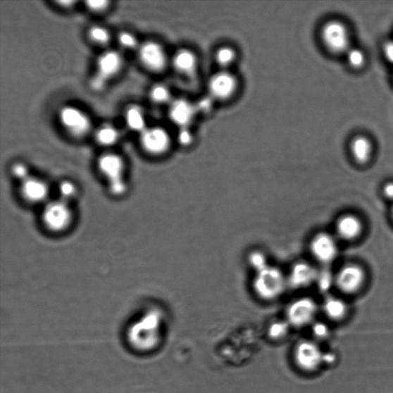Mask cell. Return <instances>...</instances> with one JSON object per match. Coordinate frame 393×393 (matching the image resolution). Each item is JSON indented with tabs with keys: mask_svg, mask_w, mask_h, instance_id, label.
Here are the masks:
<instances>
[{
	"mask_svg": "<svg viewBox=\"0 0 393 393\" xmlns=\"http://www.w3.org/2000/svg\"><path fill=\"white\" fill-rule=\"evenodd\" d=\"M372 151L371 142L366 137H356L351 143L352 155L358 164L367 163L371 158Z\"/></svg>",
	"mask_w": 393,
	"mask_h": 393,
	"instance_id": "obj_22",
	"label": "cell"
},
{
	"mask_svg": "<svg viewBox=\"0 0 393 393\" xmlns=\"http://www.w3.org/2000/svg\"><path fill=\"white\" fill-rule=\"evenodd\" d=\"M139 57L142 64L154 73L163 71L168 64L166 50L157 42H144L139 48Z\"/></svg>",
	"mask_w": 393,
	"mask_h": 393,
	"instance_id": "obj_14",
	"label": "cell"
},
{
	"mask_svg": "<svg viewBox=\"0 0 393 393\" xmlns=\"http://www.w3.org/2000/svg\"><path fill=\"white\" fill-rule=\"evenodd\" d=\"M212 100L211 96L200 100L199 104L195 106L196 112L208 113L212 108Z\"/></svg>",
	"mask_w": 393,
	"mask_h": 393,
	"instance_id": "obj_36",
	"label": "cell"
},
{
	"mask_svg": "<svg viewBox=\"0 0 393 393\" xmlns=\"http://www.w3.org/2000/svg\"><path fill=\"white\" fill-rule=\"evenodd\" d=\"M328 332V328L323 323H316L313 327V335L318 338L325 337Z\"/></svg>",
	"mask_w": 393,
	"mask_h": 393,
	"instance_id": "obj_37",
	"label": "cell"
},
{
	"mask_svg": "<svg viewBox=\"0 0 393 393\" xmlns=\"http://www.w3.org/2000/svg\"><path fill=\"white\" fill-rule=\"evenodd\" d=\"M194 141V136L189 127H182L179 129L177 133V142L182 146H189Z\"/></svg>",
	"mask_w": 393,
	"mask_h": 393,
	"instance_id": "obj_34",
	"label": "cell"
},
{
	"mask_svg": "<svg viewBox=\"0 0 393 393\" xmlns=\"http://www.w3.org/2000/svg\"><path fill=\"white\" fill-rule=\"evenodd\" d=\"M140 143L149 155H164L170 149V138L166 130L161 127H148L140 134Z\"/></svg>",
	"mask_w": 393,
	"mask_h": 393,
	"instance_id": "obj_13",
	"label": "cell"
},
{
	"mask_svg": "<svg viewBox=\"0 0 393 393\" xmlns=\"http://www.w3.org/2000/svg\"><path fill=\"white\" fill-rule=\"evenodd\" d=\"M58 120L63 129L76 138H82L91 130L89 116L75 106H66L59 109Z\"/></svg>",
	"mask_w": 393,
	"mask_h": 393,
	"instance_id": "obj_9",
	"label": "cell"
},
{
	"mask_svg": "<svg viewBox=\"0 0 393 393\" xmlns=\"http://www.w3.org/2000/svg\"><path fill=\"white\" fill-rule=\"evenodd\" d=\"M85 5L89 8V10L92 12L95 13H101L104 12L107 10L109 7L110 2L108 1H102V0H99V1H87L85 2Z\"/></svg>",
	"mask_w": 393,
	"mask_h": 393,
	"instance_id": "obj_35",
	"label": "cell"
},
{
	"mask_svg": "<svg viewBox=\"0 0 393 393\" xmlns=\"http://www.w3.org/2000/svg\"><path fill=\"white\" fill-rule=\"evenodd\" d=\"M88 36L93 44L99 46L108 44L111 39L109 31L101 25H93L89 30Z\"/></svg>",
	"mask_w": 393,
	"mask_h": 393,
	"instance_id": "obj_28",
	"label": "cell"
},
{
	"mask_svg": "<svg viewBox=\"0 0 393 393\" xmlns=\"http://www.w3.org/2000/svg\"><path fill=\"white\" fill-rule=\"evenodd\" d=\"M40 218L42 226L48 232L64 234L75 222L73 204L58 199L50 200L42 206Z\"/></svg>",
	"mask_w": 393,
	"mask_h": 393,
	"instance_id": "obj_3",
	"label": "cell"
},
{
	"mask_svg": "<svg viewBox=\"0 0 393 393\" xmlns=\"http://www.w3.org/2000/svg\"><path fill=\"white\" fill-rule=\"evenodd\" d=\"M120 134L116 127L112 124H104L100 126L96 133V142L102 146H113L116 144Z\"/></svg>",
	"mask_w": 393,
	"mask_h": 393,
	"instance_id": "obj_23",
	"label": "cell"
},
{
	"mask_svg": "<svg viewBox=\"0 0 393 393\" xmlns=\"http://www.w3.org/2000/svg\"><path fill=\"white\" fill-rule=\"evenodd\" d=\"M238 87L236 77L227 71L213 75L208 85L210 96L213 100H227L232 98Z\"/></svg>",
	"mask_w": 393,
	"mask_h": 393,
	"instance_id": "obj_15",
	"label": "cell"
},
{
	"mask_svg": "<svg viewBox=\"0 0 393 393\" xmlns=\"http://www.w3.org/2000/svg\"><path fill=\"white\" fill-rule=\"evenodd\" d=\"M318 312V306L312 298L301 297L288 305L286 320L292 328H303L313 322Z\"/></svg>",
	"mask_w": 393,
	"mask_h": 393,
	"instance_id": "obj_7",
	"label": "cell"
},
{
	"mask_svg": "<svg viewBox=\"0 0 393 393\" xmlns=\"http://www.w3.org/2000/svg\"><path fill=\"white\" fill-rule=\"evenodd\" d=\"M124 119L127 127L133 132L141 134L148 127L144 110L138 105L127 107L125 111Z\"/></svg>",
	"mask_w": 393,
	"mask_h": 393,
	"instance_id": "obj_20",
	"label": "cell"
},
{
	"mask_svg": "<svg viewBox=\"0 0 393 393\" xmlns=\"http://www.w3.org/2000/svg\"><path fill=\"white\" fill-rule=\"evenodd\" d=\"M366 280V273L361 265L349 263L335 275V286L342 293L352 295L361 292Z\"/></svg>",
	"mask_w": 393,
	"mask_h": 393,
	"instance_id": "obj_8",
	"label": "cell"
},
{
	"mask_svg": "<svg viewBox=\"0 0 393 393\" xmlns=\"http://www.w3.org/2000/svg\"><path fill=\"white\" fill-rule=\"evenodd\" d=\"M58 4L62 6L64 8H70L73 5L75 4L73 1H59Z\"/></svg>",
	"mask_w": 393,
	"mask_h": 393,
	"instance_id": "obj_40",
	"label": "cell"
},
{
	"mask_svg": "<svg viewBox=\"0 0 393 393\" xmlns=\"http://www.w3.org/2000/svg\"><path fill=\"white\" fill-rule=\"evenodd\" d=\"M322 309L327 317L332 320L343 319L348 311L347 303L339 297L329 296L324 300Z\"/></svg>",
	"mask_w": 393,
	"mask_h": 393,
	"instance_id": "obj_21",
	"label": "cell"
},
{
	"mask_svg": "<svg viewBox=\"0 0 393 393\" xmlns=\"http://www.w3.org/2000/svg\"><path fill=\"white\" fill-rule=\"evenodd\" d=\"M316 284H318L320 289L327 292L332 284L335 285V275L332 276L329 270H320Z\"/></svg>",
	"mask_w": 393,
	"mask_h": 393,
	"instance_id": "obj_33",
	"label": "cell"
},
{
	"mask_svg": "<svg viewBox=\"0 0 393 393\" xmlns=\"http://www.w3.org/2000/svg\"><path fill=\"white\" fill-rule=\"evenodd\" d=\"M118 39L119 44L125 49H135L139 47L138 39L130 32H122L119 34Z\"/></svg>",
	"mask_w": 393,
	"mask_h": 393,
	"instance_id": "obj_31",
	"label": "cell"
},
{
	"mask_svg": "<svg viewBox=\"0 0 393 393\" xmlns=\"http://www.w3.org/2000/svg\"><path fill=\"white\" fill-rule=\"evenodd\" d=\"M252 287L254 294L264 301L277 300L289 287L287 275L271 265L255 273Z\"/></svg>",
	"mask_w": 393,
	"mask_h": 393,
	"instance_id": "obj_4",
	"label": "cell"
},
{
	"mask_svg": "<svg viewBox=\"0 0 393 393\" xmlns=\"http://www.w3.org/2000/svg\"><path fill=\"white\" fill-rule=\"evenodd\" d=\"M364 225L360 217L354 213H345L336 222V233L341 240L354 242L363 232Z\"/></svg>",
	"mask_w": 393,
	"mask_h": 393,
	"instance_id": "obj_18",
	"label": "cell"
},
{
	"mask_svg": "<svg viewBox=\"0 0 393 393\" xmlns=\"http://www.w3.org/2000/svg\"><path fill=\"white\" fill-rule=\"evenodd\" d=\"M237 53L234 48L230 46L220 47L216 53V63L223 68H229L236 61Z\"/></svg>",
	"mask_w": 393,
	"mask_h": 393,
	"instance_id": "obj_26",
	"label": "cell"
},
{
	"mask_svg": "<svg viewBox=\"0 0 393 393\" xmlns=\"http://www.w3.org/2000/svg\"><path fill=\"white\" fill-rule=\"evenodd\" d=\"M321 39L330 52L341 54L348 51L349 36L345 25L336 20L324 24L321 30Z\"/></svg>",
	"mask_w": 393,
	"mask_h": 393,
	"instance_id": "obj_12",
	"label": "cell"
},
{
	"mask_svg": "<svg viewBox=\"0 0 393 393\" xmlns=\"http://www.w3.org/2000/svg\"><path fill=\"white\" fill-rule=\"evenodd\" d=\"M382 194L385 198L393 201V182H389L382 187Z\"/></svg>",
	"mask_w": 393,
	"mask_h": 393,
	"instance_id": "obj_38",
	"label": "cell"
},
{
	"mask_svg": "<svg viewBox=\"0 0 393 393\" xmlns=\"http://www.w3.org/2000/svg\"><path fill=\"white\" fill-rule=\"evenodd\" d=\"M57 199L73 204L80 195V187L71 180H63L56 187Z\"/></svg>",
	"mask_w": 393,
	"mask_h": 393,
	"instance_id": "obj_24",
	"label": "cell"
},
{
	"mask_svg": "<svg viewBox=\"0 0 393 393\" xmlns=\"http://www.w3.org/2000/svg\"><path fill=\"white\" fill-rule=\"evenodd\" d=\"M195 105L185 99H177L169 104L168 116L175 125L182 127H189L194 121L196 114Z\"/></svg>",
	"mask_w": 393,
	"mask_h": 393,
	"instance_id": "obj_17",
	"label": "cell"
},
{
	"mask_svg": "<svg viewBox=\"0 0 393 393\" xmlns=\"http://www.w3.org/2000/svg\"><path fill=\"white\" fill-rule=\"evenodd\" d=\"M175 70L180 74L191 75L198 68V58L192 50L181 49L177 51L173 58Z\"/></svg>",
	"mask_w": 393,
	"mask_h": 393,
	"instance_id": "obj_19",
	"label": "cell"
},
{
	"mask_svg": "<svg viewBox=\"0 0 393 393\" xmlns=\"http://www.w3.org/2000/svg\"><path fill=\"white\" fill-rule=\"evenodd\" d=\"M391 216H392V218L393 220V204H392V208H391Z\"/></svg>",
	"mask_w": 393,
	"mask_h": 393,
	"instance_id": "obj_41",
	"label": "cell"
},
{
	"mask_svg": "<svg viewBox=\"0 0 393 393\" xmlns=\"http://www.w3.org/2000/svg\"><path fill=\"white\" fill-rule=\"evenodd\" d=\"M310 250L316 261L328 267L337 259L339 254L337 238L328 232H319L312 237Z\"/></svg>",
	"mask_w": 393,
	"mask_h": 393,
	"instance_id": "obj_10",
	"label": "cell"
},
{
	"mask_svg": "<svg viewBox=\"0 0 393 393\" xmlns=\"http://www.w3.org/2000/svg\"><path fill=\"white\" fill-rule=\"evenodd\" d=\"M124 59L116 50H107L101 54L96 62V70L89 80V87L94 92L104 91L110 80L121 72Z\"/></svg>",
	"mask_w": 393,
	"mask_h": 393,
	"instance_id": "obj_5",
	"label": "cell"
},
{
	"mask_svg": "<svg viewBox=\"0 0 393 393\" xmlns=\"http://www.w3.org/2000/svg\"><path fill=\"white\" fill-rule=\"evenodd\" d=\"M323 355L318 345L314 341H299L293 351L294 363L299 370L311 373L318 370L323 361Z\"/></svg>",
	"mask_w": 393,
	"mask_h": 393,
	"instance_id": "obj_6",
	"label": "cell"
},
{
	"mask_svg": "<svg viewBox=\"0 0 393 393\" xmlns=\"http://www.w3.org/2000/svg\"><path fill=\"white\" fill-rule=\"evenodd\" d=\"M249 263L255 273L269 266L266 255L261 251H253L251 252L249 256Z\"/></svg>",
	"mask_w": 393,
	"mask_h": 393,
	"instance_id": "obj_30",
	"label": "cell"
},
{
	"mask_svg": "<svg viewBox=\"0 0 393 393\" xmlns=\"http://www.w3.org/2000/svg\"><path fill=\"white\" fill-rule=\"evenodd\" d=\"M347 61L353 68H361L365 63V56L361 50L351 49L347 51Z\"/></svg>",
	"mask_w": 393,
	"mask_h": 393,
	"instance_id": "obj_32",
	"label": "cell"
},
{
	"mask_svg": "<svg viewBox=\"0 0 393 393\" xmlns=\"http://www.w3.org/2000/svg\"><path fill=\"white\" fill-rule=\"evenodd\" d=\"M290 328L286 320L273 322L268 330V337L273 341L284 339L289 335Z\"/></svg>",
	"mask_w": 393,
	"mask_h": 393,
	"instance_id": "obj_27",
	"label": "cell"
},
{
	"mask_svg": "<svg viewBox=\"0 0 393 393\" xmlns=\"http://www.w3.org/2000/svg\"><path fill=\"white\" fill-rule=\"evenodd\" d=\"M319 270L305 261L294 263L287 277L288 286L294 289H304L316 283Z\"/></svg>",
	"mask_w": 393,
	"mask_h": 393,
	"instance_id": "obj_16",
	"label": "cell"
},
{
	"mask_svg": "<svg viewBox=\"0 0 393 393\" xmlns=\"http://www.w3.org/2000/svg\"><path fill=\"white\" fill-rule=\"evenodd\" d=\"M164 325V312L157 306L149 307L127 328V344L137 352H151L161 344Z\"/></svg>",
	"mask_w": 393,
	"mask_h": 393,
	"instance_id": "obj_1",
	"label": "cell"
},
{
	"mask_svg": "<svg viewBox=\"0 0 393 393\" xmlns=\"http://www.w3.org/2000/svg\"><path fill=\"white\" fill-rule=\"evenodd\" d=\"M31 170L28 165L23 161H17L11 168V174L13 179L19 183L23 182L31 175Z\"/></svg>",
	"mask_w": 393,
	"mask_h": 393,
	"instance_id": "obj_29",
	"label": "cell"
},
{
	"mask_svg": "<svg viewBox=\"0 0 393 393\" xmlns=\"http://www.w3.org/2000/svg\"><path fill=\"white\" fill-rule=\"evenodd\" d=\"M100 175L107 184L111 196L121 198L129 192V183L126 179L125 160L116 153H105L97 161Z\"/></svg>",
	"mask_w": 393,
	"mask_h": 393,
	"instance_id": "obj_2",
	"label": "cell"
},
{
	"mask_svg": "<svg viewBox=\"0 0 393 393\" xmlns=\"http://www.w3.org/2000/svg\"><path fill=\"white\" fill-rule=\"evenodd\" d=\"M149 96L151 100L157 105H165L172 102V94L170 89L165 85L157 84L153 85L150 92Z\"/></svg>",
	"mask_w": 393,
	"mask_h": 393,
	"instance_id": "obj_25",
	"label": "cell"
},
{
	"mask_svg": "<svg viewBox=\"0 0 393 393\" xmlns=\"http://www.w3.org/2000/svg\"><path fill=\"white\" fill-rule=\"evenodd\" d=\"M19 185L21 199L27 204L44 206L51 200L52 191L50 185L44 178L31 175Z\"/></svg>",
	"mask_w": 393,
	"mask_h": 393,
	"instance_id": "obj_11",
	"label": "cell"
},
{
	"mask_svg": "<svg viewBox=\"0 0 393 393\" xmlns=\"http://www.w3.org/2000/svg\"><path fill=\"white\" fill-rule=\"evenodd\" d=\"M384 53L389 62L393 63V41H389L384 47Z\"/></svg>",
	"mask_w": 393,
	"mask_h": 393,
	"instance_id": "obj_39",
	"label": "cell"
}]
</instances>
